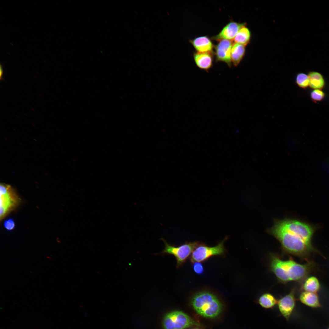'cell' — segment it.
Listing matches in <instances>:
<instances>
[{"label":"cell","instance_id":"1","mask_svg":"<svg viewBox=\"0 0 329 329\" xmlns=\"http://www.w3.org/2000/svg\"><path fill=\"white\" fill-rule=\"evenodd\" d=\"M270 232L280 242L285 252L308 260L315 251L311 244L312 228L297 220L285 219L276 221Z\"/></svg>","mask_w":329,"mask_h":329},{"label":"cell","instance_id":"2","mask_svg":"<svg viewBox=\"0 0 329 329\" xmlns=\"http://www.w3.org/2000/svg\"><path fill=\"white\" fill-rule=\"evenodd\" d=\"M270 266L278 280L284 283L304 279L315 267L314 263L311 261L301 264L292 259L282 260L274 254L271 256Z\"/></svg>","mask_w":329,"mask_h":329},{"label":"cell","instance_id":"3","mask_svg":"<svg viewBox=\"0 0 329 329\" xmlns=\"http://www.w3.org/2000/svg\"><path fill=\"white\" fill-rule=\"evenodd\" d=\"M191 304L198 314L207 318L217 317L222 310V304L217 297L207 291L196 294L193 298Z\"/></svg>","mask_w":329,"mask_h":329},{"label":"cell","instance_id":"4","mask_svg":"<svg viewBox=\"0 0 329 329\" xmlns=\"http://www.w3.org/2000/svg\"><path fill=\"white\" fill-rule=\"evenodd\" d=\"M0 192L1 221L20 204L21 200L14 189L9 185L1 183Z\"/></svg>","mask_w":329,"mask_h":329},{"label":"cell","instance_id":"5","mask_svg":"<svg viewBox=\"0 0 329 329\" xmlns=\"http://www.w3.org/2000/svg\"><path fill=\"white\" fill-rule=\"evenodd\" d=\"M163 325L164 329H184L199 324L185 313L177 311L167 314L164 318Z\"/></svg>","mask_w":329,"mask_h":329},{"label":"cell","instance_id":"6","mask_svg":"<svg viewBox=\"0 0 329 329\" xmlns=\"http://www.w3.org/2000/svg\"><path fill=\"white\" fill-rule=\"evenodd\" d=\"M162 240L164 242L165 247L161 253L173 255L176 259L177 267L185 261L198 245V242H195L186 243L176 247L170 245L164 239Z\"/></svg>","mask_w":329,"mask_h":329},{"label":"cell","instance_id":"7","mask_svg":"<svg viewBox=\"0 0 329 329\" xmlns=\"http://www.w3.org/2000/svg\"><path fill=\"white\" fill-rule=\"evenodd\" d=\"M226 239L214 247L198 246L192 253L190 257L191 261L193 263L200 262L207 260L212 256L223 254L225 252L224 243Z\"/></svg>","mask_w":329,"mask_h":329},{"label":"cell","instance_id":"8","mask_svg":"<svg viewBox=\"0 0 329 329\" xmlns=\"http://www.w3.org/2000/svg\"><path fill=\"white\" fill-rule=\"evenodd\" d=\"M295 304V290L294 289L278 301L277 305L280 314L287 321L289 320Z\"/></svg>","mask_w":329,"mask_h":329},{"label":"cell","instance_id":"9","mask_svg":"<svg viewBox=\"0 0 329 329\" xmlns=\"http://www.w3.org/2000/svg\"><path fill=\"white\" fill-rule=\"evenodd\" d=\"M218 41L215 47L216 61L224 62L231 67V51L234 43L232 41L226 39Z\"/></svg>","mask_w":329,"mask_h":329},{"label":"cell","instance_id":"10","mask_svg":"<svg viewBox=\"0 0 329 329\" xmlns=\"http://www.w3.org/2000/svg\"><path fill=\"white\" fill-rule=\"evenodd\" d=\"M246 25L244 23L231 22L227 24L219 33L213 37L212 39L217 41L226 39L232 41L240 29Z\"/></svg>","mask_w":329,"mask_h":329},{"label":"cell","instance_id":"11","mask_svg":"<svg viewBox=\"0 0 329 329\" xmlns=\"http://www.w3.org/2000/svg\"><path fill=\"white\" fill-rule=\"evenodd\" d=\"M212 53L196 52L193 58L196 66L200 69L208 71L213 66Z\"/></svg>","mask_w":329,"mask_h":329},{"label":"cell","instance_id":"12","mask_svg":"<svg viewBox=\"0 0 329 329\" xmlns=\"http://www.w3.org/2000/svg\"><path fill=\"white\" fill-rule=\"evenodd\" d=\"M197 52L212 53L213 44L207 36L196 37L189 41Z\"/></svg>","mask_w":329,"mask_h":329},{"label":"cell","instance_id":"13","mask_svg":"<svg viewBox=\"0 0 329 329\" xmlns=\"http://www.w3.org/2000/svg\"><path fill=\"white\" fill-rule=\"evenodd\" d=\"M300 301L304 304L312 308L320 307L319 298L316 293L302 292L299 297Z\"/></svg>","mask_w":329,"mask_h":329},{"label":"cell","instance_id":"14","mask_svg":"<svg viewBox=\"0 0 329 329\" xmlns=\"http://www.w3.org/2000/svg\"><path fill=\"white\" fill-rule=\"evenodd\" d=\"M245 52V46L242 44L234 43L231 51V60L232 63L235 66L240 63Z\"/></svg>","mask_w":329,"mask_h":329},{"label":"cell","instance_id":"15","mask_svg":"<svg viewBox=\"0 0 329 329\" xmlns=\"http://www.w3.org/2000/svg\"><path fill=\"white\" fill-rule=\"evenodd\" d=\"M251 37V33L245 25L239 30L232 41L234 43H237L246 46L249 43Z\"/></svg>","mask_w":329,"mask_h":329},{"label":"cell","instance_id":"16","mask_svg":"<svg viewBox=\"0 0 329 329\" xmlns=\"http://www.w3.org/2000/svg\"><path fill=\"white\" fill-rule=\"evenodd\" d=\"M278 301L273 295L270 293H266L259 297L257 302L263 308L271 309L273 308L277 304Z\"/></svg>","mask_w":329,"mask_h":329},{"label":"cell","instance_id":"17","mask_svg":"<svg viewBox=\"0 0 329 329\" xmlns=\"http://www.w3.org/2000/svg\"><path fill=\"white\" fill-rule=\"evenodd\" d=\"M308 76L310 78L309 86L314 89H322L324 86L325 82L322 75L316 72H310Z\"/></svg>","mask_w":329,"mask_h":329},{"label":"cell","instance_id":"18","mask_svg":"<svg viewBox=\"0 0 329 329\" xmlns=\"http://www.w3.org/2000/svg\"><path fill=\"white\" fill-rule=\"evenodd\" d=\"M302 288L304 291L317 293L320 289V284L316 277L311 276L305 281Z\"/></svg>","mask_w":329,"mask_h":329},{"label":"cell","instance_id":"19","mask_svg":"<svg viewBox=\"0 0 329 329\" xmlns=\"http://www.w3.org/2000/svg\"><path fill=\"white\" fill-rule=\"evenodd\" d=\"M296 83L300 87L306 88L310 85V78L308 75L303 73H299L297 75L295 79Z\"/></svg>","mask_w":329,"mask_h":329},{"label":"cell","instance_id":"20","mask_svg":"<svg viewBox=\"0 0 329 329\" xmlns=\"http://www.w3.org/2000/svg\"><path fill=\"white\" fill-rule=\"evenodd\" d=\"M310 96L313 100L319 101L323 99L324 96V94L321 90L314 89L311 92Z\"/></svg>","mask_w":329,"mask_h":329},{"label":"cell","instance_id":"21","mask_svg":"<svg viewBox=\"0 0 329 329\" xmlns=\"http://www.w3.org/2000/svg\"><path fill=\"white\" fill-rule=\"evenodd\" d=\"M4 226L7 230H12L15 228V222L12 218H9L5 221L4 222Z\"/></svg>","mask_w":329,"mask_h":329},{"label":"cell","instance_id":"22","mask_svg":"<svg viewBox=\"0 0 329 329\" xmlns=\"http://www.w3.org/2000/svg\"><path fill=\"white\" fill-rule=\"evenodd\" d=\"M193 269L195 272L197 274H201L203 271V268L202 265L199 262H196L194 264Z\"/></svg>","mask_w":329,"mask_h":329},{"label":"cell","instance_id":"23","mask_svg":"<svg viewBox=\"0 0 329 329\" xmlns=\"http://www.w3.org/2000/svg\"><path fill=\"white\" fill-rule=\"evenodd\" d=\"M3 74V70L2 66L0 65V78L1 80H2V75Z\"/></svg>","mask_w":329,"mask_h":329},{"label":"cell","instance_id":"24","mask_svg":"<svg viewBox=\"0 0 329 329\" xmlns=\"http://www.w3.org/2000/svg\"><path fill=\"white\" fill-rule=\"evenodd\" d=\"M328 329H329V327L328 328Z\"/></svg>","mask_w":329,"mask_h":329}]
</instances>
